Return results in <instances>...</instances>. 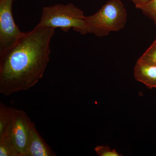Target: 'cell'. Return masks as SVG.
Returning <instances> with one entry per match:
<instances>
[{
    "label": "cell",
    "instance_id": "cell-13",
    "mask_svg": "<svg viewBox=\"0 0 156 156\" xmlns=\"http://www.w3.org/2000/svg\"><path fill=\"white\" fill-rule=\"evenodd\" d=\"M149 1L150 0H132V2L135 5L136 9H139L140 7Z\"/></svg>",
    "mask_w": 156,
    "mask_h": 156
},
{
    "label": "cell",
    "instance_id": "cell-3",
    "mask_svg": "<svg viewBox=\"0 0 156 156\" xmlns=\"http://www.w3.org/2000/svg\"><path fill=\"white\" fill-rule=\"evenodd\" d=\"M85 17L83 11L72 3L57 4L43 8L40 22L35 27L59 28L65 32L73 28L85 35Z\"/></svg>",
    "mask_w": 156,
    "mask_h": 156
},
{
    "label": "cell",
    "instance_id": "cell-11",
    "mask_svg": "<svg viewBox=\"0 0 156 156\" xmlns=\"http://www.w3.org/2000/svg\"><path fill=\"white\" fill-rule=\"evenodd\" d=\"M139 9L145 15L152 20L156 25V0H150Z\"/></svg>",
    "mask_w": 156,
    "mask_h": 156
},
{
    "label": "cell",
    "instance_id": "cell-7",
    "mask_svg": "<svg viewBox=\"0 0 156 156\" xmlns=\"http://www.w3.org/2000/svg\"><path fill=\"white\" fill-rule=\"evenodd\" d=\"M134 76L150 88H156V66L136 62L134 68Z\"/></svg>",
    "mask_w": 156,
    "mask_h": 156
},
{
    "label": "cell",
    "instance_id": "cell-14",
    "mask_svg": "<svg viewBox=\"0 0 156 156\" xmlns=\"http://www.w3.org/2000/svg\"><path fill=\"white\" fill-rule=\"evenodd\" d=\"M2 1V0H0V1Z\"/></svg>",
    "mask_w": 156,
    "mask_h": 156
},
{
    "label": "cell",
    "instance_id": "cell-5",
    "mask_svg": "<svg viewBox=\"0 0 156 156\" xmlns=\"http://www.w3.org/2000/svg\"><path fill=\"white\" fill-rule=\"evenodd\" d=\"M30 121L25 112L17 109L3 135L10 140L20 156H25L27 150Z\"/></svg>",
    "mask_w": 156,
    "mask_h": 156
},
{
    "label": "cell",
    "instance_id": "cell-12",
    "mask_svg": "<svg viewBox=\"0 0 156 156\" xmlns=\"http://www.w3.org/2000/svg\"><path fill=\"white\" fill-rule=\"evenodd\" d=\"M96 153L99 156H121L115 150H112L108 146H98L95 148Z\"/></svg>",
    "mask_w": 156,
    "mask_h": 156
},
{
    "label": "cell",
    "instance_id": "cell-6",
    "mask_svg": "<svg viewBox=\"0 0 156 156\" xmlns=\"http://www.w3.org/2000/svg\"><path fill=\"white\" fill-rule=\"evenodd\" d=\"M56 154L39 134L31 121L30 126L29 137L25 156H55Z\"/></svg>",
    "mask_w": 156,
    "mask_h": 156
},
{
    "label": "cell",
    "instance_id": "cell-10",
    "mask_svg": "<svg viewBox=\"0 0 156 156\" xmlns=\"http://www.w3.org/2000/svg\"><path fill=\"white\" fill-rule=\"evenodd\" d=\"M137 62L143 64L156 66V38Z\"/></svg>",
    "mask_w": 156,
    "mask_h": 156
},
{
    "label": "cell",
    "instance_id": "cell-4",
    "mask_svg": "<svg viewBox=\"0 0 156 156\" xmlns=\"http://www.w3.org/2000/svg\"><path fill=\"white\" fill-rule=\"evenodd\" d=\"M13 1H0V55L13 47L25 34L14 22L12 14Z\"/></svg>",
    "mask_w": 156,
    "mask_h": 156
},
{
    "label": "cell",
    "instance_id": "cell-1",
    "mask_svg": "<svg viewBox=\"0 0 156 156\" xmlns=\"http://www.w3.org/2000/svg\"><path fill=\"white\" fill-rule=\"evenodd\" d=\"M55 29L35 27L0 55V92L9 96L26 91L41 80L50 60Z\"/></svg>",
    "mask_w": 156,
    "mask_h": 156
},
{
    "label": "cell",
    "instance_id": "cell-9",
    "mask_svg": "<svg viewBox=\"0 0 156 156\" xmlns=\"http://www.w3.org/2000/svg\"><path fill=\"white\" fill-rule=\"evenodd\" d=\"M0 156H20L10 140L5 135L0 136Z\"/></svg>",
    "mask_w": 156,
    "mask_h": 156
},
{
    "label": "cell",
    "instance_id": "cell-2",
    "mask_svg": "<svg viewBox=\"0 0 156 156\" xmlns=\"http://www.w3.org/2000/svg\"><path fill=\"white\" fill-rule=\"evenodd\" d=\"M127 13L121 0H109L95 14L85 17L86 33L99 37L124 28Z\"/></svg>",
    "mask_w": 156,
    "mask_h": 156
},
{
    "label": "cell",
    "instance_id": "cell-8",
    "mask_svg": "<svg viewBox=\"0 0 156 156\" xmlns=\"http://www.w3.org/2000/svg\"><path fill=\"white\" fill-rule=\"evenodd\" d=\"M17 109L0 103V136H2Z\"/></svg>",
    "mask_w": 156,
    "mask_h": 156
}]
</instances>
